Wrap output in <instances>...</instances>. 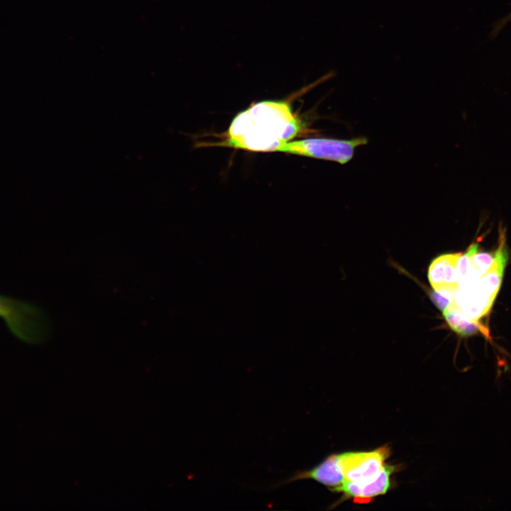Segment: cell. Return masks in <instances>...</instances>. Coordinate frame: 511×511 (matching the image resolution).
<instances>
[{"instance_id": "cell-1", "label": "cell", "mask_w": 511, "mask_h": 511, "mask_svg": "<svg viewBox=\"0 0 511 511\" xmlns=\"http://www.w3.org/2000/svg\"><path fill=\"white\" fill-rule=\"evenodd\" d=\"M304 130L288 100L261 101L233 119L221 145L251 152H276Z\"/></svg>"}, {"instance_id": "cell-2", "label": "cell", "mask_w": 511, "mask_h": 511, "mask_svg": "<svg viewBox=\"0 0 511 511\" xmlns=\"http://www.w3.org/2000/svg\"><path fill=\"white\" fill-rule=\"evenodd\" d=\"M0 318L11 333L22 342L40 344L48 334L45 313L30 302L0 295Z\"/></svg>"}, {"instance_id": "cell-3", "label": "cell", "mask_w": 511, "mask_h": 511, "mask_svg": "<svg viewBox=\"0 0 511 511\" xmlns=\"http://www.w3.org/2000/svg\"><path fill=\"white\" fill-rule=\"evenodd\" d=\"M367 143L368 139L362 136L351 139L309 138L288 141L278 151L345 164L352 159L357 147Z\"/></svg>"}, {"instance_id": "cell-4", "label": "cell", "mask_w": 511, "mask_h": 511, "mask_svg": "<svg viewBox=\"0 0 511 511\" xmlns=\"http://www.w3.org/2000/svg\"><path fill=\"white\" fill-rule=\"evenodd\" d=\"M390 456V448L384 445L370 451L339 454V464L345 480L365 482L377 477L385 461Z\"/></svg>"}, {"instance_id": "cell-5", "label": "cell", "mask_w": 511, "mask_h": 511, "mask_svg": "<svg viewBox=\"0 0 511 511\" xmlns=\"http://www.w3.org/2000/svg\"><path fill=\"white\" fill-rule=\"evenodd\" d=\"M395 471V466L384 464L375 478L365 482L344 480L334 493H343L341 500L353 498L356 502H368L373 498L388 491L391 487V476Z\"/></svg>"}, {"instance_id": "cell-6", "label": "cell", "mask_w": 511, "mask_h": 511, "mask_svg": "<svg viewBox=\"0 0 511 511\" xmlns=\"http://www.w3.org/2000/svg\"><path fill=\"white\" fill-rule=\"evenodd\" d=\"M505 229L499 226V245L493 254V259L488 270L474 284L478 291L486 298L494 302L500 288L505 266L508 260V251L505 245Z\"/></svg>"}, {"instance_id": "cell-7", "label": "cell", "mask_w": 511, "mask_h": 511, "mask_svg": "<svg viewBox=\"0 0 511 511\" xmlns=\"http://www.w3.org/2000/svg\"><path fill=\"white\" fill-rule=\"evenodd\" d=\"M462 253H448L436 258L431 263L428 278L434 291L455 295L459 286L456 268Z\"/></svg>"}, {"instance_id": "cell-8", "label": "cell", "mask_w": 511, "mask_h": 511, "mask_svg": "<svg viewBox=\"0 0 511 511\" xmlns=\"http://www.w3.org/2000/svg\"><path fill=\"white\" fill-rule=\"evenodd\" d=\"M303 479L314 480L334 493L335 490L345 480L339 464L338 454H332L328 456L320 463L311 469L297 471L287 479L285 483Z\"/></svg>"}, {"instance_id": "cell-9", "label": "cell", "mask_w": 511, "mask_h": 511, "mask_svg": "<svg viewBox=\"0 0 511 511\" xmlns=\"http://www.w3.org/2000/svg\"><path fill=\"white\" fill-rule=\"evenodd\" d=\"M442 313L449 327L456 334L468 336L481 333L489 337L488 329L478 320L468 319L454 301Z\"/></svg>"}, {"instance_id": "cell-10", "label": "cell", "mask_w": 511, "mask_h": 511, "mask_svg": "<svg viewBox=\"0 0 511 511\" xmlns=\"http://www.w3.org/2000/svg\"><path fill=\"white\" fill-rule=\"evenodd\" d=\"M493 259V255L488 253H478V248L471 253L470 261L473 280L478 279L488 270Z\"/></svg>"}, {"instance_id": "cell-11", "label": "cell", "mask_w": 511, "mask_h": 511, "mask_svg": "<svg viewBox=\"0 0 511 511\" xmlns=\"http://www.w3.org/2000/svg\"><path fill=\"white\" fill-rule=\"evenodd\" d=\"M507 19H511V13H510V15L507 17Z\"/></svg>"}]
</instances>
